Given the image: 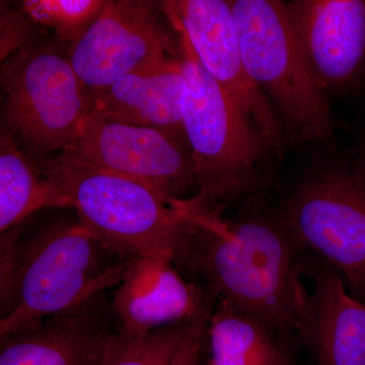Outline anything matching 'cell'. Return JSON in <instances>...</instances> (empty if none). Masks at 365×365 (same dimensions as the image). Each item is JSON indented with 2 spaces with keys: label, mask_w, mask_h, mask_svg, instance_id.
I'll list each match as a JSON object with an SVG mask.
<instances>
[{
  "label": "cell",
  "mask_w": 365,
  "mask_h": 365,
  "mask_svg": "<svg viewBox=\"0 0 365 365\" xmlns=\"http://www.w3.org/2000/svg\"><path fill=\"white\" fill-rule=\"evenodd\" d=\"M216 297L185 279L173 259L137 257L111 297L120 331L143 335L196 318Z\"/></svg>",
  "instance_id": "12"
},
{
  "label": "cell",
  "mask_w": 365,
  "mask_h": 365,
  "mask_svg": "<svg viewBox=\"0 0 365 365\" xmlns=\"http://www.w3.org/2000/svg\"><path fill=\"white\" fill-rule=\"evenodd\" d=\"M309 348L318 365H365V302L349 294L340 274H314Z\"/></svg>",
  "instance_id": "15"
},
{
  "label": "cell",
  "mask_w": 365,
  "mask_h": 365,
  "mask_svg": "<svg viewBox=\"0 0 365 365\" xmlns=\"http://www.w3.org/2000/svg\"><path fill=\"white\" fill-rule=\"evenodd\" d=\"M4 132L36 162L71 153L90 114L88 93L68 56L34 42L1 67Z\"/></svg>",
  "instance_id": "6"
},
{
  "label": "cell",
  "mask_w": 365,
  "mask_h": 365,
  "mask_svg": "<svg viewBox=\"0 0 365 365\" xmlns=\"http://www.w3.org/2000/svg\"><path fill=\"white\" fill-rule=\"evenodd\" d=\"M179 58L187 81L182 129L191 148L199 194L206 207L253 186L258 167L270 150L239 105L197 58L181 30Z\"/></svg>",
  "instance_id": "5"
},
{
  "label": "cell",
  "mask_w": 365,
  "mask_h": 365,
  "mask_svg": "<svg viewBox=\"0 0 365 365\" xmlns=\"http://www.w3.org/2000/svg\"><path fill=\"white\" fill-rule=\"evenodd\" d=\"M249 76L299 143H323L333 135L330 103L288 19L284 2L230 1Z\"/></svg>",
  "instance_id": "4"
},
{
  "label": "cell",
  "mask_w": 365,
  "mask_h": 365,
  "mask_svg": "<svg viewBox=\"0 0 365 365\" xmlns=\"http://www.w3.org/2000/svg\"><path fill=\"white\" fill-rule=\"evenodd\" d=\"M292 237L260 220L227 222L197 203L174 256L205 289L274 332L311 341L312 297L299 278Z\"/></svg>",
  "instance_id": "1"
},
{
  "label": "cell",
  "mask_w": 365,
  "mask_h": 365,
  "mask_svg": "<svg viewBox=\"0 0 365 365\" xmlns=\"http://www.w3.org/2000/svg\"><path fill=\"white\" fill-rule=\"evenodd\" d=\"M71 45L69 60L88 93L179 52V44L158 21L153 2L141 0L108 1L83 37Z\"/></svg>",
  "instance_id": "8"
},
{
  "label": "cell",
  "mask_w": 365,
  "mask_h": 365,
  "mask_svg": "<svg viewBox=\"0 0 365 365\" xmlns=\"http://www.w3.org/2000/svg\"><path fill=\"white\" fill-rule=\"evenodd\" d=\"M120 332L107 294L0 339V365H103Z\"/></svg>",
  "instance_id": "11"
},
{
  "label": "cell",
  "mask_w": 365,
  "mask_h": 365,
  "mask_svg": "<svg viewBox=\"0 0 365 365\" xmlns=\"http://www.w3.org/2000/svg\"><path fill=\"white\" fill-rule=\"evenodd\" d=\"M274 333L260 319L218 299L206 331L210 346L206 365L275 364L287 354Z\"/></svg>",
  "instance_id": "17"
},
{
  "label": "cell",
  "mask_w": 365,
  "mask_h": 365,
  "mask_svg": "<svg viewBox=\"0 0 365 365\" xmlns=\"http://www.w3.org/2000/svg\"><path fill=\"white\" fill-rule=\"evenodd\" d=\"M36 25L23 11L16 13L1 7V60L35 42Z\"/></svg>",
  "instance_id": "20"
},
{
  "label": "cell",
  "mask_w": 365,
  "mask_h": 365,
  "mask_svg": "<svg viewBox=\"0 0 365 365\" xmlns=\"http://www.w3.org/2000/svg\"><path fill=\"white\" fill-rule=\"evenodd\" d=\"M287 225L294 241L325 259L365 302V167L334 168L302 182Z\"/></svg>",
  "instance_id": "7"
},
{
  "label": "cell",
  "mask_w": 365,
  "mask_h": 365,
  "mask_svg": "<svg viewBox=\"0 0 365 365\" xmlns=\"http://www.w3.org/2000/svg\"><path fill=\"white\" fill-rule=\"evenodd\" d=\"M88 230L129 256L168 258L186 232L194 198L174 199L148 185L67 153L38 162Z\"/></svg>",
  "instance_id": "3"
},
{
  "label": "cell",
  "mask_w": 365,
  "mask_h": 365,
  "mask_svg": "<svg viewBox=\"0 0 365 365\" xmlns=\"http://www.w3.org/2000/svg\"><path fill=\"white\" fill-rule=\"evenodd\" d=\"M297 39L323 86L349 85L365 69L364 0L284 2Z\"/></svg>",
  "instance_id": "13"
},
{
  "label": "cell",
  "mask_w": 365,
  "mask_h": 365,
  "mask_svg": "<svg viewBox=\"0 0 365 365\" xmlns=\"http://www.w3.org/2000/svg\"><path fill=\"white\" fill-rule=\"evenodd\" d=\"M194 319L143 335L120 331L103 365H172Z\"/></svg>",
  "instance_id": "18"
},
{
  "label": "cell",
  "mask_w": 365,
  "mask_h": 365,
  "mask_svg": "<svg viewBox=\"0 0 365 365\" xmlns=\"http://www.w3.org/2000/svg\"><path fill=\"white\" fill-rule=\"evenodd\" d=\"M273 365H292V364H290L289 359H288L287 355H285V356H283L279 361L276 362V364Z\"/></svg>",
  "instance_id": "22"
},
{
  "label": "cell",
  "mask_w": 365,
  "mask_h": 365,
  "mask_svg": "<svg viewBox=\"0 0 365 365\" xmlns=\"http://www.w3.org/2000/svg\"><path fill=\"white\" fill-rule=\"evenodd\" d=\"M213 307L205 309L192 321L188 333L180 346L172 365H201V351Z\"/></svg>",
  "instance_id": "21"
},
{
  "label": "cell",
  "mask_w": 365,
  "mask_h": 365,
  "mask_svg": "<svg viewBox=\"0 0 365 365\" xmlns=\"http://www.w3.org/2000/svg\"><path fill=\"white\" fill-rule=\"evenodd\" d=\"M19 227L0 242V339L116 288L134 259L78 217L47 223L29 237Z\"/></svg>",
  "instance_id": "2"
},
{
  "label": "cell",
  "mask_w": 365,
  "mask_h": 365,
  "mask_svg": "<svg viewBox=\"0 0 365 365\" xmlns=\"http://www.w3.org/2000/svg\"><path fill=\"white\" fill-rule=\"evenodd\" d=\"M88 165L148 185L174 199L197 186L191 157L160 129L106 121L88 114L73 150Z\"/></svg>",
  "instance_id": "10"
},
{
  "label": "cell",
  "mask_w": 365,
  "mask_h": 365,
  "mask_svg": "<svg viewBox=\"0 0 365 365\" xmlns=\"http://www.w3.org/2000/svg\"><path fill=\"white\" fill-rule=\"evenodd\" d=\"M44 208H67L63 194L36 160L1 134L0 143V232L20 227Z\"/></svg>",
  "instance_id": "16"
},
{
  "label": "cell",
  "mask_w": 365,
  "mask_h": 365,
  "mask_svg": "<svg viewBox=\"0 0 365 365\" xmlns=\"http://www.w3.org/2000/svg\"><path fill=\"white\" fill-rule=\"evenodd\" d=\"M187 81L180 58H169L88 93L90 113L106 121L160 129H182Z\"/></svg>",
  "instance_id": "14"
},
{
  "label": "cell",
  "mask_w": 365,
  "mask_h": 365,
  "mask_svg": "<svg viewBox=\"0 0 365 365\" xmlns=\"http://www.w3.org/2000/svg\"><path fill=\"white\" fill-rule=\"evenodd\" d=\"M107 2L101 0H26L21 2V11L37 25L52 28L61 42L73 44L97 20Z\"/></svg>",
  "instance_id": "19"
},
{
  "label": "cell",
  "mask_w": 365,
  "mask_h": 365,
  "mask_svg": "<svg viewBox=\"0 0 365 365\" xmlns=\"http://www.w3.org/2000/svg\"><path fill=\"white\" fill-rule=\"evenodd\" d=\"M163 4L170 25L186 35L201 66L241 107L268 148H280L284 128L273 105L246 71L230 1Z\"/></svg>",
  "instance_id": "9"
}]
</instances>
